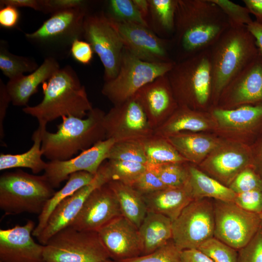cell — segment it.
<instances>
[{
    "label": "cell",
    "instance_id": "obj_4",
    "mask_svg": "<svg viewBox=\"0 0 262 262\" xmlns=\"http://www.w3.org/2000/svg\"><path fill=\"white\" fill-rule=\"evenodd\" d=\"M212 99L217 102L229 82L259 53L246 26L229 27L210 48Z\"/></svg>",
    "mask_w": 262,
    "mask_h": 262
},
{
    "label": "cell",
    "instance_id": "obj_14",
    "mask_svg": "<svg viewBox=\"0 0 262 262\" xmlns=\"http://www.w3.org/2000/svg\"><path fill=\"white\" fill-rule=\"evenodd\" d=\"M106 17L118 33L124 47L136 57L151 63L172 61L168 55L164 41L158 37L149 28Z\"/></svg>",
    "mask_w": 262,
    "mask_h": 262
},
{
    "label": "cell",
    "instance_id": "obj_10",
    "mask_svg": "<svg viewBox=\"0 0 262 262\" xmlns=\"http://www.w3.org/2000/svg\"><path fill=\"white\" fill-rule=\"evenodd\" d=\"M213 200H194L172 222V240L180 250L197 249L214 237Z\"/></svg>",
    "mask_w": 262,
    "mask_h": 262
},
{
    "label": "cell",
    "instance_id": "obj_6",
    "mask_svg": "<svg viewBox=\"0 0 262 262\" xmlns=\"http://www.w3.org/2000/svg\"><path fill=\"white\" fill-rule=\"evenodd\" d=\"M179 106H206L212 98L210 49L175 62L167 74Z\"/></svg>",
    "mask_w": 262,
    "mask_h": 262
},
{
    "label": "cell",
    "instance_id": "obj_41",
    "mask_svg": "<svg viewBox=\"0 0 262 262\" xmlns=\"http://www.w3.org/2000/svg\"><path fill=\"white\" fill-rule=\"evenodd\" d=\"M181 251L172 239L149 254L121 262H182Z\"/></svg>",
    "mask_w": 262,
    "mask_h": 262
},
{
    "label": "cell",
    "instance_id": "obj_46",
    "mask_svg": "<svg viewBox=\"0 0 262 262\" xmlns=\"http://www.w3.org/2000/svg\"><path fill=\"white\" fill-rule=\"evenodd\" d=\"M233 202L246 211L262 213V191L252 190L236 194Z\"/></svg>",
    "mask_w": 262,
    "mask_h": 262
},
{
    "label": "cell",
    "instance_id": "obj_47",
    "mask_svg": "<svg viewBox=\"0 0 262 262\" xmlns=\"http://www.w3.org/2000/svg\"><path fill=\"white\" fill-rule=\"evenodd\" d=\"M41 12L51 15L64 10L88 6L84 0H41Z\"/></svg>",
    "mask_w": 262,
    "mask_h": 262
},
{
    "label": "cell",
    "instance_id": "obj_22",
    "mask_svg": "<svg viewBox=\"0 0 262 262\" xmlns=\"http://www.w3.org/2000/svg\"><path fill=\"white\" fill-rule=\"evenodd\" d=\"M250 155L244 148L221 144L199 165L203 172L229 187L236 177L242 170L250 167Z\"/></svg>",
    "mask_w": 262,
    "mask_h": 262
},
{
    "label": "cell",
    "instance_id": "obj_15",
    "mask_svg": "<svg viewBox=\"0 0 262 262\" xmlns=\"http://www.w3.org/2000/svg\"><path fill=\"white\" fill-rule=\"evenodd\" d=\"M111 180L106 163L99 168L94 180L67 197L55 208L47 223L37 237L40 244L45 245L56 233L69 227L80 213L89 196L96 188Z\"/></svg>",
    "mask_w": 262,
    "mask_h": 262
},
{
    "label": "cell",
    "instance_id": "obj_30",
    "mask_svg": "<svg viewBox=\"0 0 262 262\" xmlns=\"http://www.w3.org/2000/svg\"><path fill=\"white\" fill-rule=\"evenodd\" d=\"M210 123L194 110L179 106L172 115L161 126L154 130V134L166 138L183 131L206 130Z\"/></svg>",
    "mask_w": 262,
    "mask_h": 262
},
{
    "label": "cell",
    "instance_id": "obj_57",
    "mask_svg": "<svg viewBox=\"0 0 262 262\" xmlns=\"http://www.w3.org/2000/svg\"><path fill=\"white\" fill-rule=\"evenodd\" d=\"M102 262H116V261H115L111 259H109L108 260H106Z\"/></svg>",
    "mask_w": 262,
    "mask_h": 262
},
{
    "label": "cell",
    "instance_id": "obj_37",
    "mask_svg": "<svg viewBox=\"0 0 262 262\" xmlns=\"http://www.w3.org/2000/svg\"><path fill=\"white\" fill-rule=\"evenodd\" d=\"M106 164L111 180L131 185L147 168V164L129 161L108 160Z\"/></svg>",
    "mask_w": 262,
    "mask_h": 262
},
{
    "label": "cell",
    "instance_id": "obj_35",
    "mask_svg": "<svg viewBox=\"0 0 262 262\" xmlns=\"http://www.w3.org/2000/svg\"><path fill=\"white\" fill-rule=\"evenodd\" d=\"M107 160L133 162L147 164L142 140L115 142L110 150Z\"/></svg>",
    "mask_w": 262,
    "mask_h": 262
},
{
    "label": "cell",
    "instance_id": "obj_27",
    "mask_svg": "<svg viewBox=\"0 0 262 262\" xmlns=\"http://www.w3.org/2000/svg\"><path fill=\"white\" fill-rule=\"evenodd\" d=\"M46 125L39 123L38 129L32 135L33 143L27 151L17 154L0 153V170L23 167L30 169L35 174L44 171L47 163L42 159L41 144L43 133L46 130Z\"/></svg>",
    "mask_w": 262,
    "mask_h": 262
},
{
    "label": "cell",
    "instance_id": "obj_51",
    "mask_svg": "<svg viewBox=\"0 0 262 262\" xmlns=\"http://www.w3.org/2000/svg\"><path fill=\"white\" fill-rule=\"evenodd\" d=\"M181 259L182 262H214L198 249L181 250Z\"/></svg>",
    "mask_w": 262,
    "mask_h": 262
},
{
    "label": "cell",
    "instance_id": "obj_52",
    "mask_svg": "<svg viewBox=\"0 0 262 262\" xmlns=\"http://www.w3.org/2000/svg\"><path fill=\"white\" fill-rule=\"evenodd\" d=\"M11 5L16 8L27 7L41 11V0H0V7Z\"/></svg>",
    "mask_w": 262,
    "mask_h": 262
},
{
    "label": "cell",
    "instance_id": "obj_18",
    "mask_svg": "<svg viewBox=\"0 0 262 262\" xmlns=\"http://www.w3.org/2000/svg\"><path fill=\"white\" fill-rule=\"evenodd\" d=\"M222 109L262 103V55L260 53L225 87L218 100Z\"/></svg>",
    "mask_w": 262,
    "mask_h": 262
},
{
    "label": "cell",
    "instance_id": "obj_34",
    "mask_svg": "<svg viewBox=\"0 0 262 262\" xmlns=\"http://www.w3.org/2000/svg\"><path fill=\"white\" fill-rule=\"evenodd\" d=\"M39 65L32 57L17 55L9 51L7 42L0 41V69L9 80L32 73Z\"/></svg>",
    "mask_w": 262,
    "mask_h": 262
},
{
    "label": "cell",
    "instance_id": "obj_50",
    "mask_svg": "<svg viewBox=\"0 0 262 262\" xmlns=\"http://www.w3.org/2000/svg\"><path fill=\"white\" fill-rule=\"evenodd\" d=\"M11 102L10 96L6 89V84L0 79V140L3 143L4 137L3 123L8 105Z\"/></svg>",
    "mask_w": 262,
    "mask_h": 262
},
{
    "label": "cell",
    "instance_id": "obj_5",
    "mask_svg": "<svg viewBox=\"0 0 262 262\" xmlns=\"http://www.w3.org/2000/svg\"><path fill=\"white\" fill-rule=\"evenodd\" d=\"M88 6L58 11L51 15L35 31L25 33L26 40L45 58L57 60L69 56L72 43L83 37Z\"/></svg>",
    "mask_w": 262,
    "mask_h": 262
},
{
    "label": "cell",
    "instance_id": "obj_24",
    "mask_svg": "<svg viewBox=\"0 0 262 262\" xmlns=\"http://www.w3.org/2000/svg\"><path fill=\"white\" fill-rule=\"evenodd\" d=\"M143 196L147 212L165 215L172 222L194 200L188 182L182 186L167 187Z\"/></svg>",
    "mask_w": 262,
    "mask_h": 262
},
{
    "label": "cell",
    "instance_id": "obj_33",
    "mask_svg": "<svg viewBox=\"0 0 262 262\" xmlns=\"http://www.w3.org/2000/svg\"><path fill=\"white\" fill-rule=\"evenodd\" d=\"M142 142L147 164L159 165L187 162L166 138L153 134Z\"/></svg>",
    "mask_w": 262,
    "mask_h": 262
},
{
    "label": "cell",
    "instance_id": "obj_58",
    "mask_svg": "<svg viewBox=\"0 0 262 262\" xmlns=\"http://www.w3.org/2000/svg\"><path fill=\"white\" fill-rule=\"evenodd\" d=\"M261 215L262 225V213H261Z\"/></svg>",
    "mask_w": 262,
    "mask_h": 262
},
{
    "label": "cell",
    "instance_id": "obj_48",
    "mask_svg": "<svg viewBox=\"0 0 262 262\" xmlns=\"http://www.w3.org/2000/svg\"><path fill=\"white\" fill-rule=\"evenodd\" d=\"M94 53L91 45L81 39L74 41L70 49V55L73 58L79 63L85 65L90 64Z\"/></svg>",
    "mask_w": 262,
    "mask_h": 262
},
{
    "label": "cell",
    "instance_id": "obj_42",
    "mask_svg": "<svg viewBox=\"0 0 262 262\" xmlns=\"http://www.w3.org/2000/svg\"><path fill=\"white\" fill-rule=\"evenodd\" d=\"M212 0L225 13L230 27H244L253 22L250 13L246 6H242L229 0Z\"/></svg>",
    "mask_w": 262,
    "mask_h": 262
},
{
    "label": "cell",
    "instance_id": "obj_45",
    "mask_svg": "<svg viewBox=\"0 0 262 262\" xmlns=\"http://www.w3.org/2000/svg\"><path fill=\"white\" fill-rule=\"evenodd\" d=\"M238 252L237 262H262V227Z\"/></svg>",
    "mask_w": 262,
    "mask_h": 262
},
{
    "label": "cell",
    "instance_id": "obj_56",
    "mask_svg": "<svg viewBox=\"0 0 262 262\" xmlns=\"http://www.w3.org/2000/svg\"><path fill=\"white\" fill-rule=\"evenodd\" d=\"M254 170L262 178V144H261L254 162Z\"/></svg>",
    "mask_w": 262,
    "mask_h": 262
},
{
    "label": "cell",
    "instance_id": "obj_16",
    "mask_svg": "<svg viewBox=\"0 0 262 262\" xmlns=\"http://www.w3.org/2000/svg\"><path fill=\"white\" fill-rule=\"evenodd\" d=\"M115 142L112 139H106L82 151L74 158L64 161H49L43 175L55 188L59 187L73 173L85 171L96 175L101 165L107 159L110 150Z\"/></svg>",
    "mask_w": 262,
    "mask_h": 262
},
{
    "label": "cell",
    "instance_id": "obj_29",
    "mask_svg": "<svg viewBox=\"0 0 262 262\" xmlns=\"http://www.w3.org/2000/svg\"><path fill=\"white\" fill-rule=\"evenodd\" d=\"M107 184L116 196L122 215L138 228L147 212L143 196L131 185L118 181Z\"/></svg>",
    "mask_w": 262,
    "mask_h": 262
},
{
    "label": "cell",
    "instance_id": "obj_21",
    "mask_svg": "<svg viewBox=\"0 0 262 262\" xmlns=\"http://www.w3.org/2000/svg\"><path fill=\"white\" fill-rule=\"evenodd\" d=\"M98 232L111 259L121 262L142 255L138 228L123 216L113 219Z\"/></svg>",
    "mask_w": 262,
    "mask_h": 262
},
{
    "label": "cell",
    "instance_id": "obj_28",
    "mask_svg": "<svg viewBox=\"0 0 262 262\" xmlns=\"http://www.w3.org/2000/svg\"><path fill=\"white\" fill-rule=\"evenodd\" d=\"M189 185L194 200L213 198L224 201H234L236 194L229 187L196 167L187 165Z\"/></svg>",
    "mask_w": 262,
    "mask_h": 262
},
{
    "label": "cell",
    "instance_id": "obj_7",
    "mask_svg": "<svg viewBox=\"0 0 262 262\" xmlns=\"http://www.w3.org/2000/svg\"><path fill=\"white\" fill-rule=\"evenodd\" d=\"M55 192L43 175L7 172L0 177V208L5 215H39Z\"/></svg>",
    "mask_w": 262,
    "mask_h": 262
},
{
    "label": "cell",
    "instance_id": "obj_32",
    "mask_svg": "<svg viewBox=\"0 0 262 262\" xmlns=\"http://www.w3.org/2000/svg\"><path fill=\"white\" fill-rule=\"evenodd\" d=\"M95 175L85 171L71 174L66 184L60 190L55 192L46 202L38 215V223L33 232V236L37 238L41 234L50 215L59 203L79 189L90 183Z\"/></svg>",
    "mask_w": 262,
    "mask_h": 262
},
{
    "label": "cell",
    "instance_id": "obj_11",
    "mask_svg": "<svg viewBox=\"0 0 262 262\" xmlns=\"http://www.w3.org/2000/svg\"><path fill=\"white\" fill-rule=\"evenodd\" d=\"M214 237L238 251L262 227L261 214L246 211L232 201L213 199Z\"/></svg>",
    "mask_w": 262,
    "mask_h": 262
},
{
    "label": "cell",
    "instance_id": "obj_23",
    "mask_svg": "<svg viewBox=\"0 0 262 262\" xmlns=\"http://www.w3.org/2000/svg\"><path fill=\"white\" fill-rule=\"evenodd\" d=\"M60 68L58 60L45 58L42 64L29 75L9 80L6 86L12 104L26 106L31 96L37 92L39 85L48 81Z\"/></svg>",
    "mask_w": 262,
    "mask_h": 262
},
{
    "label": "cell",
    "instance_id": "obj_12",
    "mask_svg": "<svg viewBox=\"0 0 262 262\" xmlns=\"http://www.w3.org/2000/svg\"><path fill=\"white\" fill-rule=\"evenodd\" d=\"M83 37L103 65L105 82L115 78L119 71L124 46L103 11L88 13L84 21Z\"/></svg>",
    "mask_w": 262,
    "mask_h": 262
},
{
    "label": "cell",
    "instance_id": "obj_53",
    "mask_svg": "<svg viewBox=\"0 0 262 262\" xmlns=\"http://www.w3.org/2000/svg\"><path fill=\"white\" fill-rule=\"evenodd\" d=\"M245 6L254 16L255 21L262 24V0H244Z\"/></svg>",
    "mask_w": 262,
    "mask_h": 262
},
{
    "label": "cell",
    "instance_id": "obj_44",
    "mask_svg": "<svg viewBox=\"0 0 262 262\" xmlns=\"http://www.w3.org/2000/svg\"><path fill=\"white\" fill-rule=\"evenodd\" d=\"M131 186L142 196L167 187L160 180L154 166L149 164H147L146 169Z\"/></svg>",
    "mask_w": 262,
    "mask_h": 262
},
{
    "label": "cell",
    "instance_id": "obj_55",
    "mask_svg": "<svg viewBox=\"0 0 262 262\" xmlns=\"http://www.w3.org/2000/svg\"><path fill=\"white\" fill-rule=\"evenodd\" d=\"M135 6L143 18H146L150 13L149 3L148 0H132Z\"/></svg>",
    "mask_w": 262,
    "mask_h": 262
},
{
    "label": "cell",
    "instance_id": "obj_54",
    "mask_svg": "<svg viewBox=\"0 0 262 262\" xmlns=\"http://www.w3.org/2000/svg\"><path fill=\"white\" fill-rule=\"evenodd\" d=\"M246 28L254 36L259 52L262 55V24L253 21Z\"/></svg>",
    "mask_w": 262,
    "mask_h": 262
},
{
    "label": "cell",
    "instance_id": "obj_2",
    "mask_svg": "<svg viewBox=\"0 0 262 262\" xmlns=\"http://www.w3.org/2000/svg\"><path fill=\"white\" fill-rule=\"evenodd\" d=\"M43 98L37 105L22 109L25 114L47 124L59 117L84 118L93 108L83 85L70 65L60 68L43 86Z\"/></svg>",
    "mask_w": 262,
    "mask_h": 262
},
{
    "label": "cell",
    "instance_id": "obj_39",
    "mask_svg": "<svg viewBox=\"0 0 262 262\" xmlns=\"http://www.w3.org/2000/svg\"><path fill=\"white\" fill-rule=\"evenodd\" d=\"M185 163H168L153 166L166 187H175L183 186L188 182L189 173Z\"/></svg>",
    "mask_w": 262,
    "mask_h": 262
},
{
    "label": "cell",
    "instance_id": "obj_17",
    "mask_svg": "<svg viewBox=\"0 0 262 262\" xmlns=\"http://www.w3.org/2000/svg\"><path fill=\"white\" fill-rule=\"evenodd\" d=\"M121 215L116 196L106 183L91 193L69 227L79 230L98 231Z\"/></svg>",
    "mask_w": 262,
    "mask_h": 262
},
{
    "label": "cell",
    "instance_id": "obj_8",
    "mask_svg": "<svg viewBox=\"0 0 262 262\" xmlns=\"http://www.w3.org/2000/svg\"><path fill=\"white\" fill-rule=\"evenodd\" d=\"M175 63L144 61L124 47L118 74L113 79L105 82L101 93L114 106L122 103L146 84L167 74Z\"/></svg>",
    "mask_w": 262,
    "mask_h": 262
},
{
    "label": "cell",
    "instance_id": "obj_36",
    "mask_svg": "<svg viewBox=\"0 0 262 262\" xmlns=\"http://www.w3.org/2000/svg\"><path fill=\"white\" fill-rule=\"evenodd\" d=\"M107 6V12L103 11L106 16L149 28L147 21L142 16L132 0H110Z\"/></svg>",
    "mask_w": 262,
    "mask_h": 262
},
{
    "label": "cell",
    "instance_id": "obj_26",
    "mask_svg": "<svg viewBox=\"0 0 262 262\" xmlns=\"http://www.w3.org/2000/svg\"><path fill=\"white\" fill-rule=\"evenodd\" d=\"M187 161L201 163L222 143L213 137L198 134L180 133L166 138Z\"/></svg>",
    "mask_w": 262,
    "mask_h": 262
},
{
    "label": "cell",
    "instance_id": "obj_13",
    "mask_svg": "<svg viewBox=\"0 0 262 262\" xmlns=\"http://www.w3.org/2000/svg\"><path fill=\"white\" fill-rule=\"evenodd\" d=\"M104 125L106 139L115 142L143 140L154 134L142 106L133 97L105 114Z\"/></svg>",
    "mask_w": 262,
    "mask_h": 262
},
{
    "label": "cell",
    "instance_id": "obj_49",
    "mask_svg": "<svg viewBox=\"0 0 262 262\" xmlns=\"http://www.w3.org/2000/svg\"><path fill=\"white\" fill-rule=\"evenodd\" d=\"M20 16L17 8L5 5L0 8V26L7 29H13L17 26Z\"/></svg>",
    "mask_w": 262,
    "mask_h": 262
},
{
    "label": "cell",
    "instance_id": "obj_19",
    "mask_svg": "<svg viewBox=\"0 0 262 262\" xmlns=\"http://www.w3.org/2000/svg\"><path fill=\"white\" fill-rule=\"evenodd\" d=\"M35 226L29 220L24 225L0 229V262H46L44 245L32 237Z\"/></svg>",
    "mask_w": 262,
    "mask_h": 262
},
{
    "label": "cell",
    "instance_id": "obj_31",
    "mask_svg": "<svg viewBox=\"0 0 262 262\" xmlns=\"http://www.w3.org/2000/svg\"><path fill=\"white\" fill-rule=\"evenodd\" d=\"M213 117L222 128L234 130L248 129L262 118V103L246 104L235 109L215 108Z\"/></svg>",
    "mask_w": 262,
    "mask_h": 262
},
{
    "label": "cell",
    "instance_id": "obj_38",
    "mask_svg": "<svg viewBox=\"0 0 262 262\" xmlns=\"http://www.w3.org/2000/svg\"><path fill=\"white\" fill-rule=\"evenodd\" d=\"M148 0L153 20L162 29L167 32L174 31L177 0Z\"/></svg>",
    "mask_w": 262,
    "mask_h": 262
},
{
    "label": "cell",
    "instance_id": "obj_9",
    "mask_svg": "<svg viewBox=\"0 0 262 262\" xmlns=\"http://www.w3.org/2000/svg\"><path fill=\"white\" fill-rule=\"evenodd\" d=\"M46 262H102L110 258L98 231L67 227L44 245Z\"/></svg>",
    "mask_w": 262,
    "mask_h": 262
},
{
    "label": "cell",
    "instance_id": "obj_1",
    "mask_svg": "<svg viewBox=\"0 0 262 262\" xmlns=\"http://www.w3.org/2000/svg\"><path fill=\"white\" fill-rule=\"evenodd\" d=\"M229 27L212 0H177L174 32L181 60L210 49Z\"/></svg>",
    "mask_w": 262,
    "mask_h": 262
},
{
    "label": "cell",
    "instance_id": "obj_25",
    "mask_svg": "<svg viewBox=\"0 0 262 262\" xmlns=\"http://www.w3.org/2000/svg\"><path fill=\"white\" fill-rule=\"evenodd\" d=\"M138 231L142 247L141 255L149 254L172 238V221L163 214L147 212Z\"/></svg>",
    "mask_w": 262,
    "mask_h": 262
},
{
    "label": "cell",
    "instance_id": "obj_3",
    "mask_svg": "<svg viewBox=\"0 0 262 262\" xmlns=\"http://www.w3.org/2000/svg\"><path fill=\"white\" fill-rule=\"evenodd\" d=\"M105 113L93 108L85 118L63 116L56 132L46 130L43 134V156L49 161L68 160L79 151L85 150L106 139Z\"/></svg>",
    "mask_w": 262,
    "mask_h": 262
},
{
    "label": "cell",
    "instance_id": "obj_40",
    "mask_svg": "<svg viewBox=\"0 0 262 262\" xmlns=\"http://www.w3.org/2000/svg\"><path fill=\"white\" fill-rule=\"evenodd\" d=\"M214 262H237L238 250L213 237L197 248Z\"/></svg>",
    "mask_w": 262,
    "mask_h": 262
},
{
    "label": "cell",
    "instance_id": "obj_43",
    "mask_svg": "<svg viewBox=\"0 0 262 262\" xmlns=\"http://www.w3.org/2000/svg\"><path fill=\"white\" fill-rule=\"evenodd\" d=\"M235 194L252 190L262 191V178L252 167L242 170L229 186Z\"/></svg>",
    "mask_w": 262,
    "mask_h": 262
},
{
    "label": "cell",
    "instance_id": "obj_20",
    "mask_svg": "<svg viewBox=\"0 0 262 262\" xmlns=\"http://www.w3.org/2000/svg\"><path fill=\"white\" fill-rule=\"evenodd\" d=\"M133 97L142 106L153 130L163 124L179 107L167 74L146 84Z\"/></svg>",
    "mask_w": 262,
    "mask_h": 262
}]
</instances>
